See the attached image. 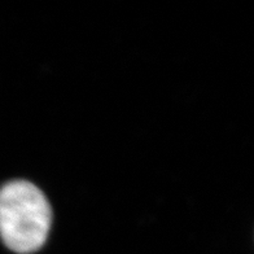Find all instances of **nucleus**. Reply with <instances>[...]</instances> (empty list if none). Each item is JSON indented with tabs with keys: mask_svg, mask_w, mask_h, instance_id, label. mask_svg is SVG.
Returning a JSON list of instances; mask_svg holds the SVG:
<instances>
[{
	"mask_svg": "<svg viewBox=\"0 0 254 254\" xmlns=\"http://www.w3.org/2000/svg\"><path fill=\"white\" fill-rule=\"evenodd\" d=\"M52 210L47 197L27 181H13L0 190V238L10 251L30 254L50 234Z\"/></svg>",
	"mask_w": 254,
	"mask_h": 254,
	"instance_id": "nucleus-1",
	"label": "nucleus"
}]
</instances>
